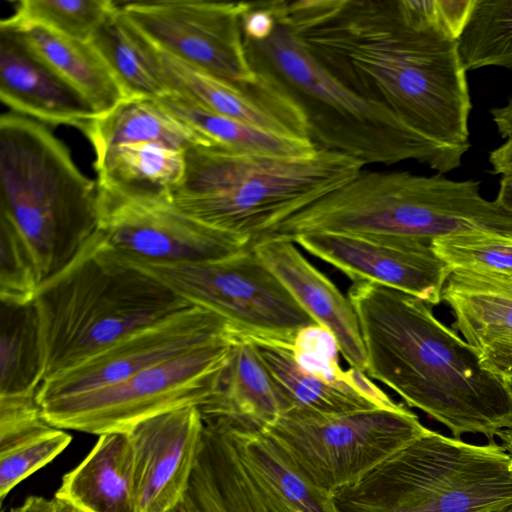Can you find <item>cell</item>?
Returning a JSON list of instances; mask_svg holds the SVG:
<instances>
[{
    "label": "cell",
    "mask_w": 512,
    "mask_h": 512,
    "mask_svg": "<svg viewBox=\"0 0 512 512\" xmlns=\"http://www.w3.org/2000/svg\"><path fill=\"white\" fill-rule=\"evenodd\" d=\"M272 9L329 74L428 144L444 174L461 166L472 101L438 0H275Z\"/></svg>",
    "instance_id": "6da1fadb"
},
{
    "label": "cell",
    "mask_w": 512,
    "mask_h": 512,
    "mask_svg": "<svg viewBox=\"0 0 512 512\" xmlns=\"http://www.w3.org/2000/svg\"><path fill=\"white\" fill-rule=\"evenodd\" d=\"M366 351L365 374L405 403L443 424L452 437L494 440L512 426V399L471 346L430 305L399 290L361 280L348 290Z\"/></svg>",
    "instance_id": "7a4b0ae2"
},
{
    "label": "cell",
    "mask_w": 512,
    "mask_h": 512,
    "mask_svg": "<svg viewBox=\"0 0 512 512\" xmlns=\"http://www.w3.org/2000/svg\"><path fill=\"white\" fill-rule=\"evenodd\" d=\"M365 164L318 149L284 157L199 144L185 151L172 205L199 223L250 245L297 211L342 187Z\"/></svg>",
    "instance_id": "3957f363"
},
{
    "label": "cell",
    "mask_w": 512,
    "mask_h": 512,
    "mask_svg": "<svg viewBox=\"0 0 512 512\" xmlns=\"http://www.w3.org/2000/svg\"><path fill=\"white\" fill-rule=\"evenodd\" d=\"M44 381L190 306L163 282L117 257L98 231L36 294Z\"/></svg>",
    "instance_id": "277c9868"
},
{
    "label": "cell",
    "mask_w": 512,
    "mask_h": 512,
    "mask_svg": "<svg viewBox=\"0 0 512 512\" xmlns=\"http://www.w3.org/2000/svg\"><path fill=\"white\" fill-rule=\"evenodd\" d=\"M331 232L433 239L465 232L512 237V214L481 193L477 180L441 173L362 170L351 181L260 235L294 241Z\"/></svg>",
    "instance_id": "5b68a950"
},
{
    "label": "cell",
    "mask_w": 512,
    "mask_h": 512,
    "mask_svg": "<svg viewBox=\"0 0 512 512\" xmlns=\"http://www.w3.org/2000/svg\"><path fill=\"white\" fill-rule=\"evenodd\" d=\"M0 195V213L26 241L42 283L99 231L97 182L45 124L14 112L0 118Z\"/></svg>",
    "instance_id": "8992f818"
},
{
    "label": "cell",
    "mask_w": 512,
    "mask_h": 512,
    "mask_svg": "<svg viewBox=\"0 0 512 512\" xmlns=\"http://www.w3.org/2000/svg\"><path fill=\"white\" fill-rule=\"evenodd\" d=\"M333 500L338 512H483L512 503V456L428 429Z\"/></svg>",
    "instance_id": "52a82bcc"
},
{
    "label": "cell",
    "mask_w": 512,
    "mask_h": 512,
    "mask_svg": "<svg viewBox=\"0 0 512 512\" xmlns=\"http://www.w3.org/2000/svg\"><path fill=\"white\" fill-rule=\"evenodd\" d=\"M244 42L252 66L269 73L303 109L310 139L318 149L353 157L365 165L414 160L444 174L428 144L390 111L336 80L282 21L276 19L268 39Z\"/></svg>",
    "instance_id": "ba28073f"
},
{
    "label": "cell",
    "mask_w": 512,
    "mask_h": 512,
    "mask_svg": "<svg viewBox=\"0 0 512 512\" xmlns=\"http://www.w3.org/2000/svg\"><path fill=\"white\" fill-rule=\"evenodd\" d=\"M427 430L404 406L343 414L291 408L260 431L298 474L333 495Z\"/></svg>",
    "instance_id": "9c48e42d"
},
{
    "label": "cell",
    "mask_w": 512,
    "mask_h": 512,
    "mask_svg": "<svg viewBox=\"0 0 512 512\" xmlns=\"http://www.w3.org/2000/svg\"><path fill=\"white\" fill-rule=\"evenodd\" d=\"M116 256L154 276L192 305L223 317L250 340L291 347L300 329L317 324L252 246L201 262L148 263Z\"/></svg>",
    "instance_id": "30bf717a"
},
{
    "label": "cell",
    "mask_w": 512,
    "mask_h": 512,
    "mask_svg": "<svg viewBox=\"0 0 512 512\" xmlns=\"http://www.w3.org/2000/svg\"><path fill=\"white\" fill-rule=\"evenodd\" d=\"M239 335L218 339L160 362L115 384L40 405L59 429L102 435L122 432L148 417L204 405Z\"/></svg>",
    "instance_id": "8fae6325"
},
{
    "label": "cell",
    "mask_w": 512,
    "mask_h": 512,
    "mask_svg": "<svg viewBox=\"0 0 512 512\" xmlns=\"http://www.w3.org/2000/svg\"><path fill=\"white\" fill-rule=\"evenodd\" d=\"M120 7L161 51L234 84L257 76L241 26L246 2L165 0Z\"/></svg>",
    "instance_id": "7c38bea8"
},
{
    "label": "cell",
    "mask_w": 512,
    "mask_h": 512,
    "mask_svg": "<svg viewBox=\"0 0 512 512\" xmlns=\"http://www.w3.org/2000/svg\"><path fill=\"white\" fill-rule=\"evenodd\" d=\"M236 335L239 334L223 317L192 305L43 381L37 401L41 405L115 384L160 362Z\"/></svg>",
    "instance_id": "4fadbf2b"
},
{
    "label": "cell",
    "mask_w": 512,
    "mask_h": 512,
    "mask_svg": "<svg viewBox=\"0 0 512 512\" xmlns=\"http://www.w3.org/2000/svg\"><path fill=\"white\" fill-rule=\"evenodd\" d=\"M99 231L116 255L148 263L209 261L251 246L199 223L172 204L128 202L100 191Z\"/></svg>",
    "instance_id": "5bb4252c"
},
{
    "label": "cell",
    "mask_w": 512,
    "mask_h": 512,
    "mask_svg": "<svg viewBox=\"0 0 512 512\" xmlns=\"http://www.w3.org/2000/svg\"><path fill=\"white\" fill-rule=\"evenodd\" d=\"M352 282L368 280L412 295L430 306L442 302L452 273L430 243L411 237L318 232L294 239Z\"/></svg>",
    "instance_id": "9a60e30c"
},
{
    "label": "cell",
    "mask_w": 512,
    "mask_h": 512,
    "mask_svg": "<svg viewBox=\"0 0 512 512\" xmlns=\"http://www.w3.org/2000/svg\"><path fill=\"white\" fill-rule=\"evenodd\" d=\"M203 422L182 500L188 512H317L316 502L279 489L253 466L229 420L203 417Z\"/></svg>",
    "instance_id": "2e32d148"
},
{
    "label": "cell",
    "mask_w": 512,
    "mask_h": 512,
    "mask_svg": "<svg viewBox=\"0 0 512 512\" xmlns=\"http://www.w3.org/2000/svg\"><path fill=\"white\" fill-rule=\"evenodd\" d=\"M199 407L185 406L127 429L133 452L137 512H167L182 502L201 443Z\"/></svg>",
    "instance_id": "e0dca14e"
},
{
    "label": "cell",
    "mask_w": 512,
    "mask_h": 512,
    "mask_svg": "<svg viewBox=\"0 0 512 512\" xmlns=\"http://www.w3.org/2000/svg\"><path fill=\"white\" fill-rule=\"evenodd\" d=\"M160 52L170 92L258 129L310 139L303 109L269 73L254 68L258 73L253 80L234 84Z\"/></svg>",
    "instance_id": "ac0fdd59"
},
{
    "label": "cell",
    "mask_w": 512,
    "mask_h": 512,
    "mask_svg": "<svg viewBox=\"0 0 512 512\" xmlns=\"http://www.w3.org/2000/svg\"><path fill=\"white\" fill-rule=\"evenodd\" d=\"M0 98L11 112L82 132L98 116L75 88L11 29L0 25Z\"/></svg>",
    "instance_id": "d6986e66"
},
{
    "label": "cell",
    "mask_w": 512,
    "mask_h": 512,
    "mask_svg": "<svg viewBox=\"0 0 512 512\" xmlns=\"http://www.w3.org/2000/svg\"><path fill=\"white\" fill-rule=\"evenodd\" d=\"M251 246L299 305L318 325L332 333L346 362L365 373V346L348 296L312 265L292 241L263 238Z\"/></svg>",
    "instance_id": "ffe728a7"
},
{
    "label": "cell",
    "mask_w": 512,
    "mask_h": 512,
    "mask_svg": "<svg viewBox=\"0 0 512 512\" xmlns=\"http://www.w3.org/2000/svg\"><path fill=\"white\" fill-rule=\"evenodd\" d=\"M101 193L142 204H172L185 172V151L155 142L122 144L95 154Z\"/></svg>",
    "instance_id": "44dd1931"
},
{
    "label": "cell",
    "mask_w": 512,
    "mask_h": 512,
    "mask_svg": "<svg viewBox=\"0 0 512 512\" xmlns=\"http://www.w3.org/2000/svg\"><path fill=\"white\" fill-rule=\"evenodd\" d=\"M202 416L222 417L261 430L290 409L250 339L239 336Z\"/></svg>",
    "instance_id": "7402d4cb"
},
{
    "label": "cell",
    "mask_w": 512,
    "mask_h": 512,
    "mask_svg": "<svg viewBox=\"0 0 512 512\" xmlns=\"http://www.w3.org/2000/svg\"><path fill=\"white\" fill-rule=\"evenodd\" d=\"M55 496L82 512H137L127 433L100 435L85 459L63 476Z\"/></svg>",
    "instance_id": "603a6c76"
},
{
    "label": "cell",
    "mask_w": 512,
    "mask_h": 512,
    "mask_svg": "<svg viewBox=\"0 0 512 512\" xmlns=\"http://www.w3.org/2000/svg\"><path fill=\"white\" fill-rule=\"evenodd\" d=\"M0 25L11 28L38 57L87 99L98 116L127 99L90 41L77 40L41 25L8 18L3 19Z\"/></svg>",
    "instance_id": "cb8c5ba5"
},
{
    "label": "cell",
    "mask_w": 512,
    "mask_h": 512,
    "mask_svg": "<svg viewBox=\"0 0 512 512\" xmlns=\"http://www.w3.org/2000/svg\"><path fill=\"white\" fill-rule=\"evenodd\" d=\"M127 98L157 100L168 89L160 49L118 8L90 39Z\"/></svg>",
    "instance_id": "d4e9b609"
},
{
    "label": "cell",
    "mask_w": 512,
    "mask_h": 512,
    "mask_svg": "<svg viewBox=\"0 0 512 512\" xmlns=\"http://www.w3.org/2000/svg\"><path fill=\"white\" fill-rule=\"evenodd\" d=\"M95 154L110 147L143 142L162 143L183 151L211 144L168 113L156 100L127 98L97 116L83 131Z\"/></svg>",
    "instance_id": "484cf974"
},
{
    "label": "cell",
    "mask_w": 512,
    "mask_h": 512,
    "mask_svg": "<svg viewBox=\"0 0 512 512\" xmlns=\"http://www.w3.org/2000/svg\"><path fill=\"white\" fill-rule=\"evenodd\" d=\"M168 113L206 142L232 149L284 157H305L318 147L306 138L273 134L220 115L173 92L156 100Z\"/></svg>",
    "instance_id": "4316f807"
},
{
    "label": "cell",
    "mask_w": 512,
    "mask_h": 512,
    "mask_svg": "<svg viewBox=\"0 0 512 512\" xmlns=\"http://www.w3.org/2000/svg\"><path fill=\"white\" fill-rule=\"evenodd\" d=\"M450 308L452 328L474 350L499 337L512 335V293L473 274L453 271L442 291Z\"/></svg>",
    "instance_id": "83f0119b"
},
{
    "label": "cell",
    "mask_w": 512,
    "mask_h": 512,
    "mask_svg": "<svg viewBox=\"0 0 512 512\" xmlns=\"http://www.w3.org/2000/svg\"><path fill=\"white\" fill-rule=\"evenodd\" d=\"M0 315V397L37 395L44 356L35 302H1Z\"/></svg>",
    "instance_id": "f1b7e54d"
},
{
    "label": "cell",
    "mask_w": 512,
    "mask_h": 512,
    "mask_svg": "<svg viewBox=\"0 0 512 512\" xmlns=\"http://www.w3.org/2000/svg\"><path fill=\"white\" fill-rule=\"evenodd\" d=\"M253 342L290 409L343 414L377 408L349 385L331 384L303 371L294 360L290 347Z\"/></svg>",
    "instance_id": "f546056e"
},
{
    "label": "cell",
    "mask_w": 512,
    "mask_h": 512,
    "mask_svg": "<svg viewBox=\"0 0 512 512\" xmlns=\"http://www.w3.org/2000/svg\"><path fill=\"white\" fill-rule=\"evenodd\" d=\"M457 41L467 72L512 70V0H474Z\"/></svg>",
    "instance_id": "4dcf8cb0"
},
{
    "label": "cell",
    "mask_w": 512,
    "mask_h": 512,
    "mask_svg": "<svg viewBox=\"0 0 512 512\" xmlns=\"http://www.w3.org/2000/svg\"><path fill=\"white\" fill-rule=\"evenodd\" d=\"M117 8L110 0H21L8 19L41 25L70 38L90 41Z\"/></svg>",
    "instance_id": "1f68e13d"
},
{
    "label": "cell",
    "mask_w": 512,
    "mask_h": 512,
    "mask_svg": "<svg viewBox=\"0 0 512 512\" xmlns=\"http://www.w3.org/2000/svg\"><path fill=\"white\" fill-rule=\"evenodd\" d=\"M435 254L451 272L499 273L512 275V237L465 232L438 237L430 242Z\"/></svg>",
    "instance_id": "d6a6232c"
},
{
    "label": "cell",
    "mask_w": 512,
    "mask_h": 512,
    "mask_svg": "<svg viewBox=\"0 0 512 512\" xmlns=\"http://www.w3.org/2000/svg\"><path fill=\"white\" fill-rule=\"evenodd\" d=\"M35 259L26 241L3 213H0V300L28 304L41 285Z\"/></svg>",
    "instance_id": "836d02e7"
},
{
    "label": "cell",
    "mask_w": 512,
    "mask_h": 512,
    "mask_svg": "<svg viewBox=\"0 0 512 512\" xmlns=\"http://www.w3.org/2000/svg\"><path fill=\"white\" fill-rule=\"evenodd\" d=\"M70 434L50 426L0 448V499L22 480L57 457L71 442Z\"/></svg>",
    "instance_id": "e575fe53"
},
{
    "label": "cell",
    "mask_w": 512,
    "mask_h": 512,
    "mask_svg": "<svg viewBox=\"0 0 512 512\" xmlns=\"http://www.w3.org/2000/svg\"><path fill=\"white\" fill-rule=\"evenodd\" d=\"M290 349L303 371L331 384H346L338 361L339 348L328 329L318 324L300 329Z\"/></svg>",
    "instance_id": "d590c367"
},
{
    "label": "cell",
    "mask_w": 512,
    "mask_h": 512,
    "mask_svg": "<svg viewBox=\"0 0 512 512\" xmlns=\"http://www.w3.org/2000/svg\"><path fill=\"white\" fill-rule=\"evenodd\" d=\"M244 39L262 42L268 39L276 26L270 1L246 2V8L241 17Z\"/></svg>",
    "instance_id": "8d00e7d4"
},
{
    "label": "cell",
    "mask_w": 512,
    "mask_h": 512,
    "mask_svg": "<svg viewBox=\"0 0 512 512\" xmlns=\"http://www.w3.org/2000/svg\"><path fill=\"white\" fill-rule=\"evenodd\" d=\"M481 366L497 376H512V335L474 349Z\"/></svg>",
    "instance_id": "74e56055"
},
{
    "label": "cell",
    "mask_w": 512,
    "mask_h": 512,
    "mask_svg": "<svg viewBox=\"0 0 512 512\" xmlns=\"http://www.w3.org/2000/svg\"><path fill=\"white\" fill-rule=\"evenodd\" d=\"M344 380L347 385L379 409L399 410L404 407L403 404L394 402L363 371L355 367L345 371Z\"/></svg>",
    "instance_id": "f35d334b"
},
{
    "label": "cell",
    "mask_w": 512,
    "mask_h": 512,
    "mask_svg": "<svg viewBox=\"0 0 512 512\" xmlns=\"http://www.w3.org/2000/svg\"><path fill=\"white\" fill-rule=\"evenodd\" d=\"M10 512H79V510L56 496L51 499L41 496H30L23 504L12 508Z\"/></svg>",
    "instance_id": "ab89813d"
},
{
    "label": "cell",
    "mask_w": 512,
    "mask_h": 512,
    "mask_svg": "<svg viewBox=\"0 0 512 512\" xmlns=\"http://www.w3.org/2000/svg\"><path fill=\"white\" fill-rule=\"evenodd\" d=\"M488 162L494 174L512 175V137L489 153Z\"/></svg>",
    "instance_id": "60d3db41"
},
{
    "label": "cell",
    "mask_w": 512,
    "mask_h": 512,
    "mask_svg": "<svg viewBox=\"0 0 512 512\" xmlns=\"http://www.w3.org/2000/svg\"><path fill=\"white\" fill-rule=\"evenodd\" d=\"M498 134L505 140L512 137V97L501 107L489 111Z\"/></svg>",
    "instance_id": "b9f144b4"
},
{
    "label": "cell",
    "mask_w": 512,
    "mask_h": 512,
    "mask_svg": "<svg viewBox=\"0 0 512 512\" xmlns=\"http://www.w3.org/2000/svg\"><path fill=\"white\" fill-rule=\"evenodd\" d=\"M480 280L496 287L512 293V275L499 273H476L469 272Z\"/></svg>",
    "instance_id": "7bdbcfd3"
},
{
    "label": "cell",
    "mask_w": 512,
    "mask_h": 512,
    "mask_svg": "<svg viewBox=\"0 0 512 512\" xmlns=\"http://www.w3.org/2000/svg\"><path fill=\"white\" fill-rule=\"evenodd\" d=\"M495 200L501 207L512 214V175L501 177Z\"/></svg>",
    "instance_id": "ee69618b"
},
{
    "label": "cell",
    "mask_w": 512,
    "mask_h": 512,
    "mask_svg": "<svg viewBox=\"0 0 512 512\" xmlns=\"http://www.w3.org/2000/svg\"><path fill=\"white\" fill-rule=\"evenodd\" d=\"M501 445L512 456V426L503 429L497 435Z\"/></svg>",
    "instance_id": "f6af8a7d"
},
{
    "label": "cell",
    "mask_w": 512,
    "mask_h": 512,
    "mask_svg": "<svg viewBox=\"0 0 512 512\" xmlns=\"http://www.w3.org/2000/svg\"><path fill=\"white\" fill-rule=\"evenodd\" d=\"M506 391L512 399V376H500Z\"/></svg>",
    "instance_id": "bcb514c9"
},
{
    "label": "cell",
    "mask_w": 512,
    "mask_h": 512,
    "mask_svg": "<svg viewBox=\"0 0 512 512\" xmlns=\"http://www.w3.org/2000/svg\"><path fill=\"white\" fill-rule=\"evenodd\" d=\"M483 512H512V503L492 508Z\"/></svg>",
    "instance_id": "7dc6e473"
},
{
    "label": "cell",
    "mask_w": 512,
    "mask_h": 512,
    "mask_svg": "<svg viewBox=\"0 0 512 512\" xmlns=\"http://www.w3.org/2000/svg\"><path fill=\"white\" fill-rule=\"evenodd\" d=\"M167 512H188V511L185 508V506L183 505V503L181 502Z\"/></svg>",
    "instance_id": "c3c4849f"
},
{
    "label": "cell",
    "mask_w": 512,
    "mask_h": 512,
    "mask_svg": "<svg viewBox=\"0 0 512 512\" xmlns=\"http://www.w3.org/2000/svg\"><path fill=\"white\" fill-rule=\"evenodd\" d=\"M79 512H82V511L79 510Z\"/></svg>",
    "instance_id": "681fc988"
}]
</instances>
